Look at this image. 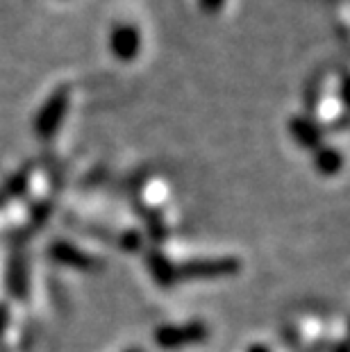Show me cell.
Here are the masks:
<instances>
[{"label":"cell","instance_id":"6da1fadb","mask_svg":"<svg viewBox=\"0 0 350 352\" xmlns=\"http://www.w3.org/2000/svg\"><path fill=\"white\" fill-rule=\"evenodd\" d=\"M69 102H71L69 89L59 87L48 96L46 102L41 104L34 116V132L39 134L41 139H50L59 132L66 114H69Z\"/></svg>","mask_w":350,"mask_h":352},{"label":"cell","instance_id":"7a4b0ae2","mask_svg":"<svg viewBox=\"0 0 350 352\" xmlns=\"http://www.w3.org/2000/svg\"><path fill=\"white\" fill-rule=\"evenodd\" d=\"M287 336L296 348L314 350L325 339V320L314 311H300L287 325Z\"/></svg>","mask_w":350,"mask_h":352},{"label":"cell","instance_id":"3957f363","mask_svg":"<svg viewBox=\"0 0 350 352\" xmlns=\"http://www.w3.org/2000/svg\"><path fill=\"white\" fill-rule=\"evenodd\" d=\"M109 52L118 62H135L141 52V32L135 23H116L109 32Z\"/></svg>","mask_w":350,"mask_h":352},{"label":"cell","instance_id":"277c9868","mask_svg":"<svg viewBox=\"0 0 350 352\" xmlns=\"http://www.w3.org/2000/svg\"><path fill=\"white\" fill-rule=\"evenodd\" d=\"M207 336V327L203 323H187V325H164L155 332V339L162 348H182L191 343L203 341Z\"/></svg>","mask_w":350,"mask_h":352},{"label":"cell","instance_id":"5b68a950","mask_svg":"<svg viewBox=\"0 0 350 352\" xmlns=\"http://www.w3.org/2000/svg\"><path fill=\"white\" fill-rule=\"evenodd\" d=\"M289 132H292V137L303 148H309V151H318V148H321L323 130L318 127V123H314L307 116H292L289 118Z\"/></svg>","mask_w":350,"mask_h":352},{"label":"cell","instance_id":"8992f818","mask_svg":"<svg viewBox=\"0 0 350 352\" xmlns=\"http://www.w3.org/2000/svg\"><path fill=\"white\" fill-rule=\"evenodd\" d=\"M316 168L321 170L323 175H334L344 168V155H341L337 148L330 146H321L316 151Z\"/></svg>","mask_w":350,"mask_h":352},{"label":"cell","instance_id":"52a82bcc","mask_svg":"<svg viewBox=\"0 0 350 352\" xmlns=\"http://www.w3.org/2000/svg\"><path fill=\"white\" fill-rule=\"evenodd\" d=\"M228 0H198V7L203 10L205 14H216L226 7Z\"/></svg>","mask_w":350,"mask_h":352},{"label":"cell","instance_id":"ba28073f","mask_svg":"<svg viewBox=\"0 0 350 352\" xmlns=\"http://www.w3.org/2000/svg\"><path fill=\"white\" fill-rule=\"evenodd\" d=\"M248 352H275V350L269 348V346H264V343H257V346H252Z\"/></svg>","mask_w":350,"mask_h":352},{"label":"cell","instance_id":"9c48e42d","mask_svg":"<svg viewBox=\"0 0 350 352\" xmlns=\"http://www.w3.org/2000/svg\"><path fill=\"white\" fill-rule=\"evenodd\" d=\"M135 352H137V350H135Z\"/></svg>","mask_w":350,"mask_h":352}]
</instances>
